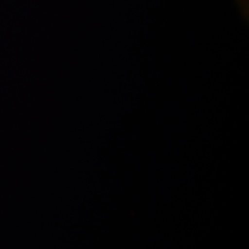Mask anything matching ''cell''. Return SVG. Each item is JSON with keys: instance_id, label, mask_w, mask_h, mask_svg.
Listing matches in <instances>:
<instances>
[]
</instances>
